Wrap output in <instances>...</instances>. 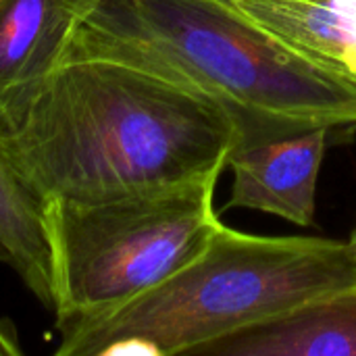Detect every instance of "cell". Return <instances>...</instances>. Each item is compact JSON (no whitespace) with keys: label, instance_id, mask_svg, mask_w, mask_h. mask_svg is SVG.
<instances>
[{"label":"cell","instance_id":"6","mask_svg":"<svg viewBox=\"0 0 356 356\" xmlns=\"http://www.w3.org/2000/svg\"><path fill=\"white\" fill-rule=\"evenodd\" d=\"M100 0H0V136L63 65L79 21Z\"/></svg>","mask_w":356,"mask_h":356},{"label":"cell","instance_id":"3","mask_svg":"<svg viewBox=\"0 0 356 356\" xmlns=\"http://www.w3.org/2000/svg\"><path fill=\"white\" fill-rule=\"evenodd\" d=\"M356 290L348 240L257 236L217 229L184 269L134 302L60 334L52 356H98L125 338L154 342L169 356L254 321Z\"/></svg>","mask_w":356,"mask_h":356},{"label":"cell","instance_id":"11","mask_svg":"<svg viewBox=\"0 0 356 356\" xmlns=\"http://www.w3.org/2000/svg\"><path fill=\"white\" fill-rule=\"evenodd\" d=\"M0 356H25L17 330L10 321L0 317Z\"/></svg>","mask_w":356,"mask_h":356},{"label":"cell","instance_id":"13","mask_svg":"<svg viewBox=\"0 0 356 356\" xmlns=\"http://www.w3.org/2000/svg\"><path fill=\"white\" fill-rule=\"evenodd\" d=\"M348 242H350V246H353V250H355V254H356V227L353 229V234H350Z\"/></svg>","mask_w":356,"mask_h":356},{"label":"cell","instance_id":"1","mask_svg":"<svg viewBox=\"0 0 356 356\" xmlns=\"http://www.w3.org/2000/svg\"><path fill=\"white\" fill-rule=\"evenodd\" d=\"M240 136L217 102L113 63L60 65L0 136L44 204L108 202L219 179Z\"/></svg>","mask_w":356,"mask_h":356},{"label":"cell","instance_id":"9","mask_svg":"<svg viewBox=\"0 0 356 356\" xmlns=\"http://www.w3.org/2000/svg\"><path fill=\"white\" fill-rule=\"evenodd\" d=\"M0 265L15 271L29 292L52 311L50 248L44 207L17 175L0 138Z\"/></svg>","mask_w":356,"mask_h":356},{"label":"cell","instance_id":"2","mask_svg":"<svg viewBox=\"0 0 356 356\" xmlns=\"http://www.w3.org/2000/svg\"><path fill=\"white\" fill-rule=\"evenodd\" d=\"M67 63H113L221 104L240 140L356 125V86L305 58L229 0H100Z\"/></svg>","mask_w":356,"mask_h":356},{"label":"cell","instance_id":"8","mask_svg":"<svg viewBox=\"0 0 356 356\" xmlns=\"http://www.w3.org/2000/svg\"><path fill=\"white\" fill-rule=\"evenodd\" d=\"M286 46L356 86V13L332 0H229Z\"/></svg>","mask_w":356,"mask_h":356},{"label":"cell","instance_id":"5","mask_svg":"<svg viewBox=\"0 0 356 356\" xmlns=\"http://www.w3.org/2000/svg\"><path fill=\"white\" fill-rule=\"evenodd\" d=\"M332 129L240 140L227 156L232 194L225 209H248L315 225L317 181Z\"/></svg>","mask_w":356,"mask_h":356},{"label":"cell","instance_id":"4","mask_svg":"<svg viewBox=\"0 0 356 356\" xmlns=\"http://www.w3.org/2000/svg\"><path fill=\"white\" fill-rule=\"evenodd\" d=\"M217 179L108 202H44L56 332L134 302L190 265L223 221Z\"/></svg>","mask_w":356,"mask_h":356},{"label":"cell","instance_id":"10","mask_svg":"<svg viewBox=\"0 0 356 356\" xmlns=\"http://www.w3.org/2000/svg\"><path fill=\"white\" fill-rule=\"evenodd\" d=\"M98 356H169L163 348H159L154 342L142 340V338H125L117 340L108 346H104Z\"/></svg>","mask_w":356,"mask_h":356},{"label":"cell","instance_id":"7","mask_svg":"<svg viewBox=\"0 0 356 356\" xmlns=\"http://www.w3.org/2000/svg\"><path fill=\"white\" fill-rule=\"evenodd\" d=\"M173 356H356V290L254 321Z\"/></svg>","mask_w":356,"mask_h":356},{"label":"cell","instance_id":"12","mask_svg":"<svg viewBox=\"0 0 356 356\" xmlns=\"http://www.w3.org/2000/svg\"><path fill=\"white\" fill-rule=\"evenodd\" d=\"M332 2L342 6V8H348V10H355L356 13V0H332Z\"/></svg>","mask_w":356,"mask_h":356}]
</instances>
